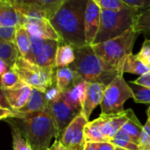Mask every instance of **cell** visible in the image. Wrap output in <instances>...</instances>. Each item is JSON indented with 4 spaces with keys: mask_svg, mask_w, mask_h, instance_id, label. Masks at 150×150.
Wrapping results in <instances>:
<instances>
[{
    "mask_svg": "<svg viewBox=\"0 0 150 150\" xmlns=\"http://www.w3.org/2000/svg\"><path fill=\"white\" fill-rule=\"evenodd\" d=\"M87 3L88 0H65L50 20L62 44L71 45L75 49L87 45L84 28Z\"/></svg>",
    "mask_w": 150,
    "mask_h": 150,
    "instance_id": "6da1fadb",
    "label": "cell"
},
{
    "mask_svg": "<svg viewBox=\"0 0 150 150\" xmlns=\"http://www.w3.org/2000/svg\"><path fill=\"white\" fill-rule=\"evenodd\" d=\"M10 120L19 128L33 150H48L52 139L61 136L49 110Z\"/></svg>",
    "mask_w": 150,
    "mask_h": 150,
    "instance_id": "7a4b0ae2",
    "label": "cell"
},
{
    "mask_svg": "<svg viewBox=\"0 0 150 150\" xmlns=\"http://www.w3.org/2000/svg\"><path fill=\"white\" fill-rule=\"evenodd\" d=\"M75 52L76 60L69 67L82 80L89 83L109 85L117 76L121 74L105 63L90 45L76 48Z\"/></svg>",
    "mask_w": 150,
    "mask_h": 150,
    "instance_id": "3957f363",
    "label": "cell"
},
{
    "mask_svg": "<svg viewBox=\"0 0 150 150\" xmlns=\"http://www.w3.org/2000/svg\"><path fill=\"white\" fill-rule=\"evenodd\" d=\"M140 33L131 28L122 35L100 44L92 45L95 53L109 66L122 72L126 59L133 54V48Z\"/></svg>",
    "mask_w": 150,
    "mask_h": 150,
    "instance_id": "277c9868",
    "label": "cell"
},
{
    "mask_svg": "<svg viewBox=\"0 0 150 150\" xmlns=\"http://www.w3.org/2000/svg\"><path fill=\"white\" fill-rule=\"evenodd\" d=\"M138 14L130 7L118 11L102 10L100 25L93 45L117 38L134 28Z\"/></svg>",
    "mask_w": 150,
    "mask_h": 150,
    "instance_id": "5b68a950",
    "label": "cell"
},
{
    "mask_svg": "<svg viewBox=\"0 0 150 150\" xmlns=\"http://www.w3.org/2000/svg\"><path fill=\"white\" fill-rule=\"evenodd\" d=\"M129 118V109L117 114H100L85 127L86 142H111Z\"/></svg>",
    "mask_w": 150,
    "mask_h": 150,
    "instance_id": "8992f818",
    "label": "cell"
},
{
    "mask_svg": "<svg viewBox=\"0 0 150 150\" xmlns=\"http://www.w3.org/2000/svg\"><path fill=\"white\" fill-rule=\"evenodd\" d=\"M12 69L21 81L33 89L46 92L55 84L54 76L56 68H43L32 62L21 55L17 60Z\"/></svg>",
    "mask_w": 150,
    "mask_h": 150,
    "instance_id": "52a82bcc",
    "label": "cell"
},
{
    "mask_svg": "<svg viewBox=\"0 0 150 150\" xmlns=\"http://www.w3.org/2000/svg\"><path fill=\"white\" fill-rule=\"evenodd\" d=\"M129 98H134V93L131 87L123 76L120 74L115 79L107 85L104 98L101 104V114H117L123 112L124 104Z\"/></svg>",
    "mask_w": 150,
    "mask_h": 150,
    "instance_id": "ba28073f",
    "label": "cell"
},
{
    "mask_svg": "<svg viewBox=\"0 0 150 150\" xmlns=\"http://www.w3.org/2000/svg\"><path fill=\"white\" fill-rule=\"evenodd\" d=\"M31 41L32 62L43 68H55L56 52L61 43L56 40L40 39L33 36H31Z\"/></svg>",
    "mask_w": 150,
    "mask_h": 150,
    "instance_id": "9c48e42d",
    "label": "cell"
},
{
    "mask_svg": "<svg viewBox=\"0 0 150 150\" xmlns=\"http://www.w3.org/2000/svg\"><path fill=\"white\" fill-rule=\"evenodd\" d=\"M89 122V120L80 112L63 131L61 135V141L68 149L84 150L86 144L84 132Z\"/></svg>",
    "mask_w": 150,
    "mask_h": 150,
    "instance_id": "30bf717a",
    "label": "cell"
},
{
    "mask_svg": "<svg viewBox=\"0 0 150 150\" xmlns=\"http://www.w3.org/2000/svg\"><path fill=\"white\" fill-rule=\"evenodd\" d=\"M49 111L60 135H62L67 127L81 112L70 106L62 98V94L49 101Z\"/></svg>",
    "mask_w": 150,
    "mask_h": 150,
    "instance_id": "8fae6325",
    "label": "cell"
},
{
    "mask_svg": "<svg viewBox=\"0 0 150 150\" xmlns=\"http://www.w3.org/2000/svg\"><path fill=\"white\" fill-rule=\"evenodd\" d=\"M21 25L26 29L31 36L40 39L56 40L62 44L60 36L53 27L50 21L46 18L25 17L21 15Z\"/></svg>",
    "mask_w": 150,
    "mask_h": 150,
    "instance_id": "7c38bea8",
    "label": "cell"
},
{
    "mask_svg": "<svg viewBox=\"0 0 150 150\" xmlns=\"http://www.w3.org/2000/svg\"><path fill=\"white\" fill-rule=\"evenodd\" d=\"M101 11V8L97 4L96 0H88L84 18L85 39L87 45L92 46L94 44L100 25Z\"/></svg>",
    "mask_w": 150,
    "mask_h": 150,
    "instance_id": "4fadbf2b",
    "label": "cell"
},
{
    "mask_svg": "<svg viewBox=\"0 0 150 150\" xmlns=\"http://www.w3.org/2000/svg\"><path fill=\"white\" fill-rule=\"evenodd\" d=\"M107 85L102 83H88L85 98L82 107V113L90 120V117L98 105H101L105 91Z\"/></svg>",
    "mask_w": 150,
    "mask_h": 150,
    "instance_id": "5bb4252c",
    "label": "cell"
},
{
    "mask_svg": "<svg viewBox=\"0 0 150 150\" xmlns=\"http://www.w3.org/2000/svg\"><path fill=\"white\" fill-rule=\"evenodd\" d=\"M1 91L4 93L11 108L18 111L27 103L32 94L33 88L23 83L13 89H1Z\"/></svg>",
    "mask_w": 150,
    "mask_h": 150,
    "instance_id": "9a60e30c",
    "label": "cell"
},
{
    "mask_svg": "<svg viewBox=\"0 0 150 150\" xmlns=\"http://www.w3.org/2000/svg\"><path fill=\"white\" fill-rule=\"evenodd\" d=\"M88 83H89L79 78L72 87H70L66 91L61 93L62 98L70 106L79 112H82V107L85 98Z\"/></svg>",
    "mask_w": 150,
    "mask_h": 150,
    "instance_id": "2e32d148",
    "label": "cell"
},
{
    "mask_svg": "<svg viewBox=\"0 0 150 150\" xmlns=\"http://www.w3.org/2000/svg\"><path fill=\"white\" fill-rule=\"evenodd\" d=\"M48 110H49V101L47 98L46 93L40 90L33 89L32 94L27 103L23 108H21L18 112L24 115H29V114L46 112Z\"/></svg>",
    "mask_w": 150,
    "mask_h": 150,
    "instance_id": "e0dca14e",
    "label": "cell"
},
{
    "mask_svg": "<svg viewBox=\"0 0 150 150\" xmlns=\"http://www.w3.org/2000/svg\"><path fill=\"white\" fill-rule=\"evenodd\" d=\"M21 25V15L10 0L0 1V27H18Z\"/></svg>",
    "mask_w": 150,
    "mask_h": 150,
    "instance_id": "ac0fdd59",
    "label": "cell"
},
{
    "mask_svg": "<svg viewBox=\"0 0 150 150\" xmlns=\"http://www.w3.org/2000/svg\"><path fill=\"white\" fill-rule=\"evenodd\" d=\"M80 77L70 67L56 68L54 82L55 86L61 93L66 91L72 87Z\"/></svg>",
    "mask_w": 150,
    "mask_h": 150,
    "instance_id": "d6986e66",
    "label": "cell"
},
{
    "mask_svg": "<svg viewBox=\"0 0 150 150\" xmlns=\"http://www.w3.org/2000/svg\"><path fill=\"white\" fill-rule=\"evenodd\" d=\"M16 45L18 48L20 55L25 59L32 62V41L31 36L26 29L20 25L17 29Z\"/></svg>",
    "mask_w": 150,
    "mask_h": 150,
    "instance_id": "ffe728a7",
    "label": "cell"
},
{
    "mask_svg": "<svg viewBox=\"0 0 150 150\" xmlns=\"http://www.w3.org/2000/svg\"><path fill=\"white\" fill-rule=\"evenodd\" d=\"M121 129L132 139L134 143L139 145L140 138L143 130V126L141 124L132 109H129V118L121 127Z\"/></svg>",
    "mask_w": 150,
    "mask_h": 150,
    "instance_id": "44dd1931",
    "label": "cell"
},
{
    "mask_svg": "<svg viewBox=\"0 0 150 150\" xmlns=\"http://www.w3.org/2000/svg\"><path fill=\"white\" fill-rule=\"evenodd\" d=\"M76 60L75 47L68 44H61L55 56V68L69 67Z\"/></svg>",
    "mask_w": 150,
    "mask_h": 150,
    "instance_id": "7402d4cb",
    "label": "cell"
},
{
    "mask_svg": "<svg viewBox=\"0 0 150 150\" xmlns=\"http://www.w3.org/2000/svg\"><path fill=\"white\" fill-rule=\"evenodd\" d=\"M19 56L20 53L15 43L0 40V60L4 62L11 69Z\"/></svg>",
    "mask_w": 150,
    "mask_h": 150,
    "instance_id": "603a6c76",
    "label": "cell"
},
{
    "mask_svg": "<svg viewBox=\"0 0 150 150\" xmlns=\"http://www.w3.org/2000/svg\"><path fill=\"white\" fill-rule=\"evenodd\" d=\"M122 72L124 73H131L134 75L143 76L147 73L150 72V69H149L139 58L136 54H131L129 55L122 68Z\"/></svg>",
    "mask_w": 150,
    "mask_h": 150,
    "instance_id": "cb8c5ba5",
    "label": "cell"
},
{
    "mask_svg": "<svg viewBox=\"0 0 150 150\" xmlns=\"http://www.w3.org/2000/svg\"><path fill=\"white\" fill-rule=\"evenodd\" d=\"M5 121L11 126L13 150H33L26 139L23 136L19 128L11 120H6Z\"/></svg>",
    "mask_w": 150,
    "mask_h": 150,
    "instance_id": "d4e9b609",
    "label": "cell"
},
{
    "mask_svg": "<svg viewBox=\"0 0 150 150\" xmlns=\"http://www.w3.org/2000/svg\"><path fill=\"white\" fill-rule=\"evenodd\" d=\"M115 147L123 149L126 150H141V148L138 144L134 143L132 139L122 130L120 129L114 138L111 142Z\"/></svg>",
    "mask_w": 150,
    "mask_h": 150,
    "instance_id": "484cf974",
    "label": "cell"
},
{
    "mask_svg": "<svg viewBox=\"0 0 150 150\" xmlns=\"http://www.w3.org/2000/svg\"><path fill=\"white\" fill-rule=\"evenodd\" d=\"M129 86L131 87L134 93V100L136 103L142 104H150V89L134 83V81L128 82Z\"/></svg>",
    "mask_w": 150,
    "mask_h": 150,
    "instance_id": "4316f807",
    "label": "cell"
},
{
    "mask_svg": "<svg viewBox=\"0 0 150 150\" xmlns=\"http://www.w3.org/2000/svg\"><path fill=\"white\" fill-rule=\"evenodd\" d=\"M23 83H24L13 69L1 76V89H13Z\"/></svg>",
    "mask_w": 150,
    "mask_h": 150,
    "instance_id": "83f0119b",
    "label": "cell"
},
{
    "mask_svg": "<svg viewBox=\"0 0 150 150\" xmlns=\"http://www.w3.org/2000/svg\"><path fill=\"white\" fill-rule=\"evenodd\" d=\"M134 28L140 33H150V9L138 14Z\"/></svg>",
    "mask_w": 150,
    "mask_h": 150,
    "instance_id": "f1b7e54d",
    "label": "cell"
},
{
    "mask_svg": "<svg viewBox=\"0 0 150 150\" xmlns=\"http://www.w3.org/2000/svg\"><path fill=\"white\" fill-rule=\"evenodd\" d=\"M101 10L118 11L127 8L128 6L123 0H96Z\"/></svg>",
    "mask_w": 150,
    "mask_h": 150,
    "instance_id": "f546056e",
    "label": "cell"
},
{
    "mask_svg": "<svg viewBox=\"0 0 150 150\" xmlns=\"http://www.w3.org/2000/svg\"><path fill=\"white\" fill-rule=\"evenodd\" d=\"M125 4L139 14L150 9V0H123Z\"/></svg>",
    "mask_w": 150,
    "mask_h": 150,
    "instance_id": "4dcf8cb0",
    "label": "cell"
},
{
    "mask_svg": "<svg viewBox=\"0 0 150 150\" xmlns=\"http://www.w3.org/2000/svg\"><path fill=\"white\" fill-rule=\"evenodd\" d=\"M139 146L141 150H150V120H148L143 126V130L140 138Z\"/></svg>",
    "mask_w": 150,
    "mask_h": 150,
    "instance_id": "1f68e13d",
    "label": "cell"
},
{
    "mask_svg": "<svg viewBox=\"0 0 150 150\" xmlns=\"http://www.w3.org/2000/svg\"><path fill=\"white\" fill-rule=\"evenodd\" d=\"M136 55L149 69H150V39H146L144 40L141 50Z\"/></svg>",
    "mask_w": 150,
    "mask_h": 150,
    "instance_id": "d6a6232c",
    "label": "cell"
},
{
    "mask_svg": "<svg viewBox=\"0 0 150 150\" xmlns=\"http://www.w3.org/2000/svg\"><path fill=\"white\" fill-rule=\"evenodd\" d=\"M18 27H0V40L16 44V33Z\"/></svg>",
    "mask_w": 150,
    "mask_h": 150,
    "instance_id": "836d02e7",
    "label": "cell"
},
{
    "mask_svg": "<svg viewBox=\"0 0 150 150\" xmlns=\"http://www.w3.org/2000/svg\"><path fill=\"white\" fill-rule=\"evenodd\" d=\"M134 83L150 89V72L143 75V76H139L135 81H134Z\"/></svg>",
    "mask_w": 150,
    "mask_h": 150,
    "instance_id": "e575fe53",
    "label": "cell"
},
{
    "mask_svg": "<svg viewBox=\"0 0 150 150\" xmlns=\"http://www.w3.org/2000/svg\"><path fill=\"white\" fill-rule=\"evenodd\" d=\"M97 150H115L116 147L112 142H91Z\"/></svg>",
    "mask_w": 150,
    "mask_h": 150,
    "instance_id": "d590c367",
    "label": "cell"
},
{
    "mask_svg": "<svg viewBox=\"0 0 150 150\" xmlns=\"http://www.w3.org/2000/svg\"><path fill=\"white\" fill-rule=\"evenodd\" d=\"M48 150H69L62 142V141L60 139H55L54 142L52 144V146H50V148Z\"/></svg>",
    "mask_w": 150,
    "mask_h": 150,
    "instance_id": "8d00e7d4",
    "label": "cell"
},
{
    "mask_svg": "<svg viewBox=\"0 0 150 150\" xmlns=\"http://www.w3.org/2000/svg\"><path fill=\"white\" fill-rule=\"evenodd\" d=\"M10 70H11V69L4 62L0 60V75L3 76V75H4L5 73H7Z\"/></svg>",
    "mask_w": 150,
    "mask_h": 150,
    "instance_id": "74e56055",
    "label": "cell"
},
{
    "mask_svg": "<svg viewBox=\"0 0 150 150\" xmlns=\"http://www.w3.org/2000/svg\"><path fill=\"white\" fill-rule=\"evenodd\" d=\"M84 150H97L95 149V147L93 146L92 143L91 142H86L85 147H84Z\"/></svg>",
    "mask_w": 150,
    "mask_h": 150,
    "instance_id": "f35d334b",
    "label": "cell"
},
{
    "mask_svg": "<svg viewBox=\"0 0 150 150\" xmlns=\"http://www.w3.org/2000/svg\"><path fill=\"white\" fill-rule=\"evenodd\" d=\"M147 115H148V120H150V105H149V109H148Z\"/></svg>",
    "mask_w": 150,
    "mask_h": 150,
    "instance_id": "ab89813d",
    "label": "cell"
},
{
    "mask_svg": "<svg viewBox=\"0 0 150 150\" xmlns=\"http://www.w3.org/2000/svg\"><path fill=\"white\" fill-rule=\"evenodd\" d=\"M115 150H126V149H120V148H118V147H116V149Z\"/></svg>",
    "mask_w": 150,
    "mask_h": 150,
    "instance_id": "60d3db41",
    "label": "cell"
}]
</instances>
